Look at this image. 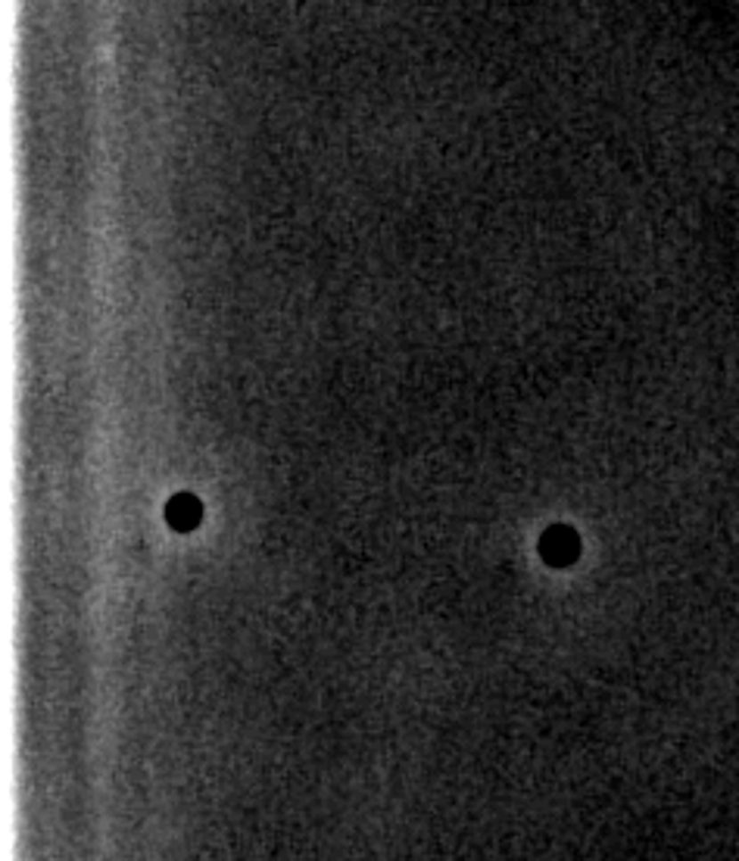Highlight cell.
Returning <instances> with one entry per match:
<instances>
[{
	"instance_id": "6da1fadb",
	"label": "cell",
	"mask_w": 739,
	"mask_h": 861,
	"mask_svg": "<svg viewBox=\"0 0 739 861\" xmlns=\"http://www.w3.org/2000/svg\"><path fill=\"white\" fill-rule=\"evenodd\" d=\"M540 553H543V559L549 565H571L577 559V553H581V540H577V534L571 528L556 524L540 540Z\"/></svg>"
},
{
	"instance_id": "7a4b0ae2",
	"label": "cell",
	"mask_w": 739,
	"mask_h": 861,
	"mask_svg": "<svg viewBox=\"0 0 739 861\" xmlns=\"http://www.w3.org/2000/svg\"><path fill=\"white\" fill-rule=\"evenodd\" d=\"M166 518L175 531H194L203 518V506L194 493H178V497L169 500L166 506Z\"/></svg>"
}]
</instances>
